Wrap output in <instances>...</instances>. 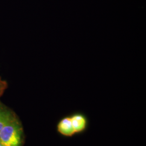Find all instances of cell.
<instances>
[{"label":"cell","mask_w":146,"mask_h":146,"mask_svg":"<svg viewBox=\"0 0 146 146\" xmlns=\"http://www.w3.org/2000/svg\"><path fill=\"white\" fill-rule=\"evenodd\" d=\"M23 139L22 126L13 116L0 131V143L4 146H22Z\"/></svg>","instance_id":"1"},{"label":"cell","mask_w":146,"mask_h":146,"mask_svg":"<svg viewBox=\"0 0 146 146\" xmlns=\"http://www.w3.org/2000/svg\"><path fill=\"white\" fill-rule=\"evenodd\" d=\"M75 135L84 133L88 129L89 121L87 116L82 112H74L70 114Z\"/></svg>","instance_id":"2"},{"label":"cell","mask_w":146,"mask_h":146,"mask_svg":"<svg viewBox=\"0 0 146 146\" xmlns=\"http://www.w3.org/2000/svg\"><path fill=\"white\" fill-rule=\"evenodd\" d=\"M56 131L59 135L67 138H70L75 135L70 115H66L58 121Z\"/></svg>","instance_id":"3"},{"label":"cell","mask_w":146,"mask_h":146,"mask_svg":"<svg viewBox=\"0 0 146 146\" xmlns=\"http://www.w3.org/2000/svg\"><path fill=\"white\" fill-rule=\"evenodd\" d=\"M13 115L11 112L0 106V131L3 127L11 120Z\"/></svg>","instance_id":"4"},{"label":"cell","mask_w":146,"mask_h":146,"mask_svg":"<svg viewBox=\"0 0 146 146\" xmlns=\"http://www.w3.org/2000/svg\"><path fill=\"white\" fill-rule=\"evenodd\" d=\"M0 146H3V145H2V144H1V143H0Z\"/></svg>","instance_id":"5"}]
</instances>
